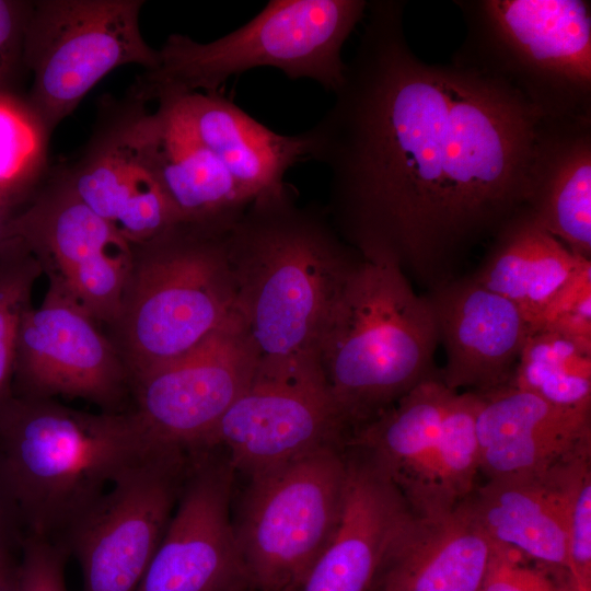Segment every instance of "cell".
<instances>
[{"instance_id": "obj_1", "label": "cell", "mask_w": 591, "mask_h": 591, "mask_svg": "<svg viewBox=\"0 0 591 591\" xmlns=\"http://www.w3.org/2000/svg\"><path fill=\"white\" fill-rule=\"evenodd\" d=\"M405 2L368 1L335 101L304 132L357 248L392 255L429 290L522 207L537 117L505 84L410 48Z\"/></svg>"}, {"instance_id": "obj_2", "label": "cell", "mask_w": 591, "mask_h": 591, "mask_svg": "<svg viewBox=\"0 0 591 591\" xmlns=\"http://www.w3.org/2000/svg\"><path fill=\"white\" fill-rule=\"evenodd\" d=\"M227 244L239 313L259 358L316 356L358 251L288 189L253 201Z\"/></svg>"}, {"instance_id": "obj_3", "label": "cell", "mask_w": 591, "mask_h": 591, "mask_svg": "<svg viewBox=\"0 0 591 591\" xmlns=\"http://www.w3.org/2000/svg\"><path fill=\"white\" fill-rule=\"evenodd\" d=\"M155 444L134 410L14 395L0 407V479L25 536L61 545L115 477Z\"/></svg>"}, {"instance_id": "obj_4", "label": "cell", "mask_w": 591, "mask_h": 591, "mask_svg": "<svg viewBox=\"0 0 591 591\" xmlns=\"http://www.w3.org/2000/svg\"><path fill=\"white\" fill-rule=\"evenodd\" d=\"M358 259L329 314L316 357L347 424L361 426L420 382L440 376L431 308L398 262L380 250Z\"/></svg>"}, {"instance_id": "obj_5", "label": "cell", "mask_w": 591, "mask_h": 591, "mask_svg": "<svg viewBox=\"0 0 591 591\" xmlns=\"http://www.w3.org/2000/svg\"><path fill=\"white\" fill-rule=\"evenodd\" d=\"M228 232L178 223L132 245V266L113 325L129 384L241 318Z\"/></svg>"}, {"instance_id": "obj_6", "label": "cell", "mask_w": 591, "mask_h": 591, "mask_svg": "<svg viewBox=\"0 0 591 591\" xmlns=\"http://www.w3.org/2000/svg\"><path fill=\"white\" fill-rule=\"evenodd\" d=\"M367 7L364 0H271L245 25L213 42L171 34L158 50V66L138 77L132 99L146 103L213 93L232 76L259 67L335 92L346 67L343 46Z\"/></svg>"}, {"instance_id": "obj_7", "label": "cell", "mask_w": 591, "mask_h": 591, "mask_svg": "<svg viewBox=\"0 0 591 591\" xmlns=\"http://www.w3.org/2000/svg\"><path fill=\"white\" fill-rule=\"evenodd\" d=\"M466 34L452 63L517 93L537 119L591 116V2L457 0Z\"/></svg>"}, {"instance_id": "obj_8", "label": "cell", "mask_w": 591, "mask_h": 591, "mask_svg": "<svg viewBox=\"0 0 591 591\" xmlns=\"http://www.w3.org/2000/svg\"><path fill=\"white\" fill-rule=\"evenodd\" d=\"M337 444L250 477L233 526L243 576L259 589H301L334 535L348 475Z\"/></svg>"}, {"instance_id": "obj_9", "label": "cell", "mask_w": 591, "mask_h": 591, "mask_svg": "<svg viewBox=\"0 0 591 591\" xmlns=\"http://www.w3.org/2000/svg\"><path fill=\"white\" fill-rule=\"evenodd\" d=\"M143 0L32 1L23 65L33 73L27 104L49 135L89 91L112 70L159 63V51L143 39Z\"/></svg>"}, {"instance_id": "obj_10", "label": "cell", "mask_w": 591, "mask_h": 591, "mask_svg": "<svg viewBox=\"0 0 591 591\" xmlns=\"http://www.w3.org/2000/svg\"><path fill=\"white\" fill-rule=\"evenodd\" d=\"M347 424L316 356L259 358L251 381L195 452L223 448L248 477L326 444Z\"/></svg>"}, {"instance_id": "obj_11", "label": "cell", "mask_w": 591, "mask_h": 591, "mask_svg": "<svg viewBox=\"0 0 591 591\" xmlns=\"http://www.w3.org/2000/svg\"><path fill=\"white\" fill-rule=\"evenodd\" d=\"M189 454L154 445L126 466L61 546L78 559L82 591H136L174 512Z\"/></svg>"}, {"instance_id": "obj_12", "label": "cell", "mask_w": 591, "mask_h": 591, "mask_svg": "<svg viewBox=\"0 0 591 591\" xmlns=\"http://www.w3.org/2000/svg\"><path fill=\"white\" fill-rule=\"evenodd\" d=\"M259 361L242 318L134 378V413L160 447L197 451L247 386Z\"/></svg>"}, {"instance_id": "obj_13", "label": "cell", "mask_w": 591, "mask_h": 591, "mask_svg": "<svg viewBox=\"0 0 591 591\" xmlns=\"http://www.w3.org/2000/svg\"><path fill=\"white\" fill-rule=\"evenodd\" d=\"M39 306L24 313L18 336L16 396L82 398L119 410L129 384L125 363L99 322L55 277Z\"/></svg>"}, {"instance_id": "obj_14", "label": "cell", "mask_w": 591, "mask_h": 591, "mask_svg": "<svg viewBox=\"0 0 591 591\" xmlns=\"http://www.w3.org/2000/svg\"><path fill=\"white\" fill-rule=\"evenodd\" d=\"M28 247L48 276L100 323L118 318L134 248L108 222L84 205L59 176L7 225Z\"/></svg>"}, {"instance_id": "obj_15", "label": "cell", "mask_w": 591, "mask_h": 591, "mask_svg": "<svg viewBox=\"0 0 591 591\" xmlns=\"http://www.w3.org/2000/svg\"><path fill=\"white\" fill-rule=\"evenodd\" d=\"M232 468L189 454L162 541L136 591H229L244 577L230 515Z\"/></svg>"}, {"instance_id": "obj_16", "label": "cell", "mask_w": 591, "mask_h": 591, "mask_svg": "<svg viewBox=\"0 0 591 591\" xmlns=\"http://www.w3.org/2000/svg\"><path fill=\"white\" fill-rule=\"evenodd\" d=\"M425 297L445 351L440 370L445 386L482 393L507 384L533 332L520 310L471 276L449 280Z\"/></svg>"}, {"instance_id": "obj_17", "label": "cell", "mask_w": 591, "mask_h": 591, "mask_svg": "<svg viewBox=\"0 0 591 591\" xmlns=\"http://www.w3.org/2000/svg\"><path fill=\"white\" fill-rule=\"evenodd\" d=\"M130 113L131 104L107 117L81 158L58 176L84 205L138 245L179 220L139 158Z\"/></svg>"}, {"instance_id": "obj_18", "label": "cell", "mask_w": 591, "mask_h": 591, "mask_svg": "<svg viewBox=\"0 0 591 591\" xmlns=\"http://www.w3.org/2000/svg\"><path fill=\"white\" fill-rule=\"evenodd\" d=\"M132 100L130 129L139 158L173 207L179 223L227 232L252 198L222 163L158 105Z\"/></svg>"}, {"instance_id": "obj_19", "label": "cell", "mask_w": 591, "mask_h": 591, "mask_svg": "<svg viewBox=\"0 0 591 591\" xmlns=\"http://www.w3.org/2000/svg\"><path fill=\"white\" fill-rule=\"evenodd\" d=\"M413 514L397 488L368 460H348L338 526L301 591H367Z\"/></svg>"}, {"instance_id": "obj_20", "label": "cell", "mask_w": 591, "mask_h": 591, "mask_svg": "<svg viewBox=\"0 0 591 591\" xmlns=\"http://www.w3.org/2000/svg\"><path fill=\"white\" fill-rule=\"evenodd\" d=\"M477 393L480 471L488 479L540 476L591 438V409L560 407L509 384Z\"/></svg>"}, {"instance_id": "obj_21", "label": "cell", "mask_w": 591, "mask_h": 591, "mask_svg": "<svg viewBox=\"0 0 591 591\" xmlns=\"http://www.w3.org/2000/svg\"><path fill=\"white\" fill-rule=\"evenodd\" d=\"M456 391L440 376L425 380L356 429L352 444L402 494L412 512L447 511L437 480L436 455L445 409Z\"/></svg>"}, {"instance_id": "obj_22", "label": "cell", "mask_w": 591, "mask_h": 591, "mask_svg": "<svg viewBox=\"0 0 591 591\" xmlns=\"http://www.w3.org/2000/svg\"><path fill=\"white\" fill-rule=\"evenodd\" d=\"M175 123L209 150L253 201L288 189L286 172L306 160L303 134H276L217 92L158 101Z\"/></svg>"}, {"instance_id": "obj_23", "label": "cell", "mask_w": 591, "mask_h": 591, "mask_svg": "<svg viewBox=\"0 0 591 591\" xmlns=\"http://www.w3.org/2000/svg\"><path fill=\"white\" fill-rule=\"evenodd\" d=\"M496 549L471 496L434 515L413 514L379 571L380 591H482Z\"/></svg>"}, {"instance_id": "obj_24", "label": "cell", "mask_w": 591, "mask_h": 591, "mask_svg": "<svg viewBox=\"0 0 591 591\" xmlns=\"http://www.w3.org/2000/svg\"><path fill=\"white\" fill-rule=\"evenodd\" d=\"M591 270V259L548 233L525 207L493 236L471 277L512 302L533 332L543 328L565 294Z\"/></svg>"}, {"instance_id": "obj_25", "label": "cell", "mask_w": 591, "mask_h": 591, "mask_svg": "<svg viewBox=\"0 0 591 591\" xmlns=\"http://www.w3.org/2000/svg\"><path fill=\"white\" fill-rule=\"evenodd\" d=\"M524 207L573 253L591 258V116L537 120Z\"/></svg>"}, {"instance_id": "obj_26", "label": "cell", "mask_w": 591, "mask_h": 591, "mask_svg": "<svg viewBox=\"0 0 591 591\" xmlns=\"http://www.w3.org/2000/svg\"><path fill=\"white\" fill-rule=\"evenodd\" d=\"M471 500L497 545L568 572L561 512L541 475L488 479Z\"/></svg>"}, {"instance_id": "obj_27", "label": "cell", "mask_w": 591, "mask_h": 591, "mask_svg": "<svg viewBox=\"0 0 591 591\" xmlns=\"http://www.w3.org/2000/svg\"><path fill=\"white\" fill-rule=\"evenodd\" d=\"M507 384L560 407L591 409V339L532 332Z\"/></svg>"}, {"instance_id": "obj_28", "label": "cell", "mask_w": 591, "mask_h": 591, "mask_svg": "<svg viewBox=\"0 0 591 591\" xmlns=\"http://www.w3.org/2000/svg\"><path fill=\"white\" fill-rule=\"evenodd\" d=\"M590 452L588 438L541 475L561 512L572 591H591Z\"/></svg>"}, {"instance_id": "obj_29", "label": "cell", "mask_w": 591, "mask_h": 591, "mask_svg": "<svg viewBox=\"0 0 591 591\" xmlns=\"http://www.w3.org/2000/svg\"><path fill=\"white\" fill-rule=\"evenodd\" d=\"M49 134L27 102L0 92V201L13 207L38 182Z\"/></svg>"}, {"instance_id": "obj_30", "label": "cell", "mask_w": 591, "mask_h": 591, "mask_svg": "<svg viewBox=\"0 0 591 591\" xmlns=\"http://www.w3.org/2000/svg\"><path fill=\"white\" fill-rule=\"evenodd\" d=\"M477 392H455L442 418L436 455L437 480L443 503L454 507L473 494L480 471Z\"/></svg>"}, {"instance_id": "obj_31", "label": "cell", "mask_w": 591, "mask_h": 591, "mask_svg": "<svg viewBox=\"0 0 591 591\" xmlns=\"http://www.w3.org/2000/svg\"><path fill=\"white\" fill-rule=\"evenodd\" d=\"M43 268L16 236L0 246V407L14 396L13 379L19 329L32 306V290Z\"/></svg>"}, {"instance_id": "obj_32", "label": "cell", "mask_w": 591, "mask_h": 591, "mask_svg": "<svg viewBox=\"0 0 591 591\" xmlns=\"http://www.w3.org/2000/svg\"><path fill=\"white\" fill-rule=\"evenodd\" d=\"M20 564V591H67L63 566L66 549L53 542L25 536Z\"/></svg>"}, {"instance_id": "obj_33", "label": "cell", "mask_w": 591, "mask_h": 591, "mask_svg": "<svg viewBox=\"0 0 591 591\" xmlns=\"http://www.w3.org/2000/svg\"><path fill=\"white\" fill-rule=\"evenodd\" d=\"M482 591H560L543 573L521 565L517 554L497 549Z\"/></svg>"}, {"instance_id": "obj_34", "label": "cell", "mask_w": 591, "mask_h": 591, "mask_svg": "<svg viewBox=\"0 0 591 591\" xmlns=\"http://www.w3.org/2000/svg\"><path fill=\"white\" fill-rule=\"evenodd\" d=\"M32 1L0 0V92L19 62L23 63L24 33Z\"/></svg>"}, {"instance_id": "obj_35", "label": "cell", "mask_w": 591, "mask_h": 591, "mask_svg": "<svg viewBox=\"0 0 591 591\" xmlns=\"http://www.w3.org/2000/svg\"><path fill=\"white\" fill-rule=\"evenodd\" d=\"M543 328L575 338L591 339V276L583 278L565 297Z\"/></svg>"}, {"instance_id": "obj_36", "label": "cell", "mask_w": 591, "mask_h": 591, "mask_svg": "<svg viewBox=\"0 0 591 591\" xmlns=\"http://www.w3.org/2000/svg\"><path fill=\"white\" fill-rule=\"evenodd\" d=\"M24 533L15 507L0 479V551L22 544Z\"/></svg>"}, {"instance_id": "obj_37", "label": "cell", "mask_w": 591, "mask_h": 591, "mask_svg": "<svg viewBox=\"0 0 591 591\" xmlns=\"http://www.w3.org/2000/svg\"><path fill=\"white\" fill-rule=\"evenodd\" d=\"M11 551H0V591H20V564Z\"/></svg>"}, {"instance_id": "obj_38", "label": "cell", "mask_w": 591, "mask_h": 591, "mask_svg": "<svg viewBox=\"0 0 591 591\" xmlns=\"http://www.w3.org/2000/svg\"><path fill=\"white\" fill-rule=\"evenodd\" d=\"M12 216L13 213L11 212V207L0 201V246L5 239L7 225Z\"/></svg>"}]
</instances>
